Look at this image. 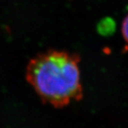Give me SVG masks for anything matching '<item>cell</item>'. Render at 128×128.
<instances>
[{"label": "cell", "instance_id": "1", "mask_svg": "<svg viewBox=\"0 0 128 128\" xmlns=\"http://www.w3.org/2000/svg\"><path fill=\"white\" fill-rule=\"evenodd\" d=\"M80 56L49 50L34 57L26 70L27 81L45 102L57 108L82 98Z\"/></svg>", "mask_w": 128, "mask_h": 128}, {"label": "cell", "instance_id": "2", "mask_svg": "<svg viewBox=\"0 0 128 128\" xmlns=\"http://www.w3.org/2000/svg\"><path fill=\"white\" fill-rule=\"evenodd\" d=\"M99 28L100 33L106 34L109 32L110 34L114 29V24L112 19H104V21L100 24Z\"/></svg>", "mask_w": 128, "mask_h": 128}, {"label": "cell", "instance_id": "3", "mask_svg": "<svg viewBox=\"0 0 128 128\" xmlns=\"http://www.w3.org/2000/svg\"><path fill=\"white\" fill-rule=\"evenodd\" d=\"M122 34L124 39L128 44V14L124 18L122 24Z\"/></svg>", "mask_w": 128, "mask_h": 128}]
</instances>
